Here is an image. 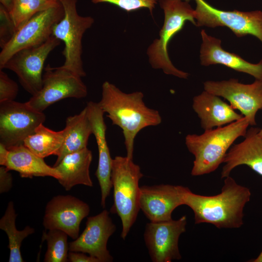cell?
Returning a JSON list of instances; mask_svg holds the SVG:
<instances>
[{
    "label": "cell",
    "instance_id": "6da1fadb",
    "mask_svg": "<svg viewBox=\"0 0 262 262\" xmlns=\"http://www.w3.org/2000/svg\"><path fill=\"white\" fill-rule=\"evenodd\" d=\"M140 91L125 93L105 81L102 85L101 98L98 104L112 124L120 127L124 138L127 157L133 159L134 143L138 133L149 126L161 124L159 112L147 107Z\"/></svg>",
    "mask_w": 262,
    "mask_h": 262
},
{
    "label": "cell",
    "instance_id": "7a4b0ae2",
    "mask_svg": "<svg viewBox=\"0 0 262 262\" xmlns=\"http://www.w3.org/2000/svg\"><path fill=\"white\" fill-rule=\"evenodd\" d=\"M250 190L226 177L221 192L212 196L193 193L185 195L184 205L194 213L195 223H210L219 229L239 228L243 224L244 208L250 198Z\"/></svg>",
    "mask_w": 262,
    "mask_h": 262
},
{
    "label": "cell",
    "instance_id": "3957f363",
    "mask_svg": "<svg viewBox=\"0 0 262 262\" xmlns=\"http://www.w3.org/2000/svg\"><path fill=\"white\" fill-rule=\"evenodd\" d=\"M249 123L245 116L223 127L188 134L185 139L189 151L195 156L191 175L197 176L215 171L223 163L233 142L245 136Z\"/></svg>",
    "mask_w": 262,
    "mask_h": 262
},
{
    "label": "cell",
    "instance_id": "277c9868",
    "mask_svg": "<svg viewBox=\"0 0 262 262\" xmlns=\"http://www.w3.org/2000/svg\"><path fill=\"white\" fill-rule=\"evenodd\" d=\"M143 176L140 166L132 159L120 156L113 159L111 180L114 204L111 212L116 213L121 219L123 239L126 238L140 210L139 182Z\"/></svg>",
    "mask_w": 262,
    "mask_h": 262
},
{
    "label": "cell",
    "instance_id": "5b68a950",
    "mask_svg": "<svg viewBox=\"0 0 262 262\" xmlns=\"http://www.w3.org/2000/svg\"><path fill=\"white\" fill-rule=\"evenodd\" d=\"M159 4L164 12V23L159 38L155 39L147 49L149 62L152 68L162 69L166 74L187 79L189 74L178 69L172 63L167 46L186 21L196 26L195 10L188 2L183 0H159Z\"/></svg>",
    "mask_w": 262,
    "mask_h": 262
},
{
    "label": "cell",
    "instance_id": "8992f818",
    "mask_svg": "<svg viewBox=\"0 0 262 262\" xmlns=\"http://www.w3.org/2000/svg\"><path fill=\"white\" fill-rule=\"evenodd\" d=\"M64 10V16L53 27L52 35L64 43L62 54L65 58L62 67L81 77L86 73L82 59V38L85 31L94 22L91 16H80L77 10V0H60Z\"/></svg>",
    "mask_w": 262,
    "mask_h": 262
},
{
    "label": "cell",
    "instance_id": "52a82bcc",
    "mask_svg": "<svg viewBox=\"0 0 262 262\" xmlns=\"http://www.w3.org/2000/svg\"><path fill=\"white\" fill-rule=\"evenodd\" d=\"M64 10L60 2L57 5L39 12L16 31L1 48L0 69L18 51L41 45L52 35L55 25L64 16Z\"/></svg>",
    "mask_w": 262,
    "mask_h": 262
},
{
    "label": "cell",
    "instance_id": "ba28073f",
    "mask_svg": "<svg viewBox=\"0 0 262 262\" xmlns=\"http://www.w3.org/2000/svg\"><path fill=\"white\" fill-rule=\"evenodd\" d=\"M43 75L41 89L26 103L34 110L42 112L49 106L63 99L82 98L87 95V88L82 77L62 66L48 65Z\"/></svg>",
    "mask_w": 262,
    "mask_h": 262
},
{
    "label": "cell",
    "instance_id": "9c48e42d",
    "mask_svg": "<svg viewBox=\"0 0 262 262\" xmlns=\"http://www.w3.org/2000/svg\"><path fill=\"white\" fill-rule=\"evenodd\" d=\"M189 2L191 0H183ZM196 26L215 28L227 27L238 37L248 34L262 42V11H226L215 8L204 0H194Z\"/></svg>",
    "mask_w": 262,
    "mask_h": 262
},
{
    "label": "cell",
    "instance_id": "30bf717a",
    "mask_svg": "<svg viewBox=\"0 0 262 262\" xmlns=\"http://www.w3.org/2000/svg\"><path fill=\"white\" fill-rule=\"evenodd\" d=\"M45 120L43 112L34 110L26 102H0V143L7 148L23 144L24 140Z\"/></svg>",
    "mask_w": 262,
    "mask_h": 262
},
{
    "label": "cell",
    "instance_id": "8fae6325",
    "mask_svg": "<svg viewBox=\"0 0 262 262\" xmlns=\"http://www.w3.org/2000/svg\"><path fill=\"white\" fill-rule=\"evenodd\" d=\"M61 41L51 35L44 43L26 48L15 53L2 67L15 72L23 88L32 96L37 93L43 85V69L50 52Z\"/></svg>",
    "mask_w": 262,
    "mask_h": 262
},
{
    "label": "cell",
    "instance_id": "7c38bea8",
    "mask_svg": "<svg viewBox=\"0 0 262 262\" xmlns=\"http://www.w3.org/2000/svg\"><path fill=\"white\" fill-rule=\"evenodd\" d=\"M204 90L229 101L235 110L248 120L249 125H256V115L262 109V81L256 80L251 84H244L235 79L221 81H208Z\"/></svg>",
    "mask_w": 262,
    "mask_h": 262
},
{
    "label": "cell",
    "instance_id": "4fadbf2b",
    "mask_svg": "<svg viewBox=\"0 0 262 262\" xmlns=\"http://www.w3.org/2000/svg\"><path fill=\"white\" fill-rule=\"evenodd\" d=\"M187 217L172 219L146 224L144 234L146 246L153 262H171L181 259L178 243L180 235L186 231Z\"/></svg>",
    "mask_w": 262,
    "mask_h": 262
},
{
    "label": "cell",
    "instance_id": "5bb4252c",
    "mask_svg": "<svg viewBox=\"0 0 262 262\" xmlns=\"http://www.w3.org/2000/svg\"><path fill=\"white\" fill-rule=\"evenodd\" d=\"M89 205L71 195H57L47 204L43 225L46 229H59L73 240L79 236L80 224L89 213Z\"/></svg>",
    "mask_w": 262,
    "mask_h": 262
},
{
    "label": "cell",
    "instance_id": "9a60e30c",
    "mask_svg": "<svg viewBox=\"0 0 262 262\" xmlns=\"http://www.w3.org/2000/svg\"><path fill=\"white\" fill-rule=\"evenodd\" d=\"M115 230L109 212L104 210L87 218L85 228L76 239L69 243V250L87 253L99 262H112L113 258L107 246L109 238Z\"/></svg>",
    "mask_w": 262,
    "mask_h": 262
},
{
    "label": "cell",
    "instance_id": "2e32d148",
    "mask_svg": "<svg viewBox=\"0 0 262 262\" xmlns=\"http://www.w3.org/2000/svg\"><path fill=\"white\" fill-rule=\"evenodd\" d=\"M190 190L180 185L160 184L140 187V207L150 222L172 219L173 211L184 205V198Z\"/></svg>",
    "mask_w": 262,
    "mask_h": 262
},
{
    "label": "cell",
    "instance_id": "e0dca14e",
    "mask_svg": "<svg viewBox=\"0 0 262 262\" xmlns=\"http://www.w3.org/2000/svg\"><path fill=\"white\" fill-rule=\"evenodd\" d=\"M85 108L98 148V165L95 175L100 188L101 206L104 208L106 199L113 187L111 180L113 159L106 140L107 127L103 118L104 113L98 103L93 101H89Z\"/></svg>",
    "mask_w": 262,
    "mask_h": 262
},
{
    "label": "cell",
    "instance_id": "ac0fdd59",
    "mask_svg": "<svg viewBox=\"0 0 262 262\" xmlns=\"http://www.w3.org/2000/svg\"><path fill=\"white\" fill-rule=\"evenodd\" d=\"M201 65H223L236 71L249 74L256 80L262 81V59L258 64L250 63L240 56L224 50L221 47V41L209 35L205 30L201 31Z\"/></svg>",
    "mask_w": 262,
    "mask_h": 262
},
{
    "label": "cell",
    "instance_id": "d6986e66",
    "mask_svg": "<svg viewBox=\"0 0 262 262\" xmlns=\"http://www.w3.org/2000/svg\"><path fill=\"white\" fill-rule=\"evenodd\" d=\"M259 129L250 128L245 139L229 148L223 162L225 164L221 173V179L229 176L235 167L243 164L262 176V138L258 134Z\"/></svg>",
    "mask_w": 262,
    "mask_h": 262
},
{
    "label": "cell",
    "instance_id": "ffe728a7",
    "mask_svg": "<svg viewBox=\"0 0 262 262\" xmlns=\"http://www.w3.org/2000/svg\"><path fill=\"white\" fill-rule=\"evenodd\" d=\"M192 107L204 131L228 125L244 117L219 97L205 90L193 98Z\"/></svg>",
    "mask_w": 262,
    "mask_h": 262
},
{
    "label": "cell",
    "instance_id": "44dd1931",
    "mask_svg": "<svg viewBox=\"0 0 262 262\" xmlns=\"http://www.w3.org/2000/svg\"><path fill=\"white\" fill-rule=\"evenodd\" d=\"M92 157V151L86 147L67 154L53 166L61 175L59 183L66 191L78 184L93 186L89 173Z\"/></svg>",
    "mask_w": 262,
    "mask_h": 262
},
{
    "label": "cell",
    "instance_id": "7402d4cb",
    "mask_svg": "<svg viewBox=\"0 0 262 262\" xmlns=\"http://www.w3.org/2000/svg\"><path fill=\"white\" fill-rule=\"evenodd\" d=\"M8 149V154L4 166L9 171L18 172L21 177L49 176L57 180L61 177L55 167L48 165L44 158L35 155L23 144Z\"/></svg>",
    "mask_w": 262,
    "mask_h": 262
},
{
    "label": "cell",
    "instance_id": "603a6c76",
    "mask_svg": "<svg viewBox=\"0 0 262 262\" xmlns=\"http://www.w3.org/2000/svg\"><path fill=\"white\" fill-rule=\"evenodd\" d=\"M65 130V140L53 166L67 154L87 147L89 137L93 132L85 107L79 114L67 118Z\"/></svg>",
    "mask_w": 262,
    "mask_h": 262
},
{
    "label": "cell",
    "instance_id": "cb8c5ba5",
    "mask_svg": "<svg viewBox=\"0 0 262 262\" xmlns=\"http://www.w3.org/2000/svg\"><path fill=\"white\" fill-rule=\"evenodd\" d=\"M66 136L65 129L56 131L40 124L33 133L24 141L23 145L38 156L44 158L51 155H57Z\"/></svg>",
    "mask_w": 262,
    "mask_h": 262
},
{
    "label": "cell",
    "instance_id": "d4e9b609",
    "mask_svg": "<svg viewBox=\"0 0 262 262\" xmlns=\"http://www.w3.org/2000/svg\"><path fill=\"white\" fill-rule=\"evenodd\" d=\"M17 215L13 202L9 201L0 220V229L5 232L9 240V262H24L20 251L22 242L25 238L34 232V229L29 226H26L22 230H17L16 227Z\"/></svg>",
    "mask_w": 262,
    "mask_h": 262
},
{
    "label": "cell",
    "instance_id": "484cf974",
    "mask_svg": "<svg viewBox=\"0 0 262 262\" xmlns=\"http://www.w3.org/2000/svg\"><path fill=\"white\" fill-rule=\"evenodd\" d=\"M53 0H14L9 13L15 32L37 13L57 5Z\"/></svg>",
    "mask_w": 262,
    "mask_h": 262
},
{
    "label": "cell",
    "instance_id": "4316f807",
    "mask_svg": "<svg viewBox=\"0 0 262 262\" xmlns=\"http://www.w3.org/2000/svg\"><path fill=\"white\" fill-rule=\"evenodd\" d=\"M68 235L59 229H46L43 231L42 240L47 241V250L45 262H66L68 261L69 244Z\"/></svg>",
    "mask_w": 262,
    "mask_h": 262
},
{
    "label": "cell",
    "instance_id": "83f0119b",
    "mask_svg": "<svg viewBox=\"0 0 262 262\" xmlns=\"http://www.w3.org/2000/svg\"><path fill=\"white\" fill-rule=\"evenodd\" d=\"M94 3H109L127 12L147 8L152 15L157 0H91Z\"/></svg>",
    "mask_w": 262,
    "mask_h": 262
},
{
    "label": "cell",
    "instance_id": "f1b7e54d",
    "mask_svg": "<svg viewBox=\"0 0 262 262\" xmlns=\"http://www.w3.org/2000/svg\"><path fill=\"white\" fill-rule=\"evenodd\" d=\"M18 92V84L0 69V102L14 100Z\"/></svg>",
    "mask_w": 262,
    "mask_h": 262
},
{
    "label": "cell",
    "instance_id": "f546056e",
    "mask_svg": "<svg viewBox=\"0 0 262 262\" xmlns=\"http://www.w3.org/2000/svg\"><path fill=\"white\" fill-rule=\"evenodd\" d=\"M0 45L2 48L12 38L15 29L9 12L1 4L0 6Z\"/></svg>",
    "mask_w": 262,
    "mask_h": 262
},
{
    "label": "cell",
    "instance_id": "4dcf8cb0",
    "mask_svg": "<svg viewBox=\"0 0 262 262\" xmlns=\"http://www.w3.org/2000/svg\"><path fill=\"white\" fill-rule=\"evenodd\" d=\"M5 166L0 167V193L8 192L13 185V178Z\"/></svg>",
    "mask_w": 262,
    "mask_h": 262
},
{
    "label": "cell",
    "instance_id": "1f68e13d",
    "mask_svg": "<svg viewBox=\"0 0 262 262\" xmlns=\"http://www.w3.org/2000/svg\"><path fill=\"white\" fill-rule=\"evenodd\" d=\"M68 260L70 262H99L97 259L84 253L70 251L68 254Z\"/></svg>",
    "mask_w": 262,
    "mask_h": 262
},
{
    "label": "cell",
    "instance_id": "d6a6232c",
    "mask_svg": "<svg viewBox=\"0 0 262 262\" xmlns=\"http://www.w3.org/2000/svg\"><path fill=\"white\" fill-rule=\"evenodd\" d=\"M8 149L2 144L0 143V164L4 166L7 158Z\"/></svg>",
    "mask_w": 262,
    "mask_h": 262
},
{
    "label": "cell",
    "instance_id": "836d02e7",
    "mask_svg": "<svg viewBox=\"0 0 262 262\" xmlns=\"http://www.w3.org/2000/svg\"><path fill=\"white\" fill-rule=\"evenodd\" d=\"M14 0H0V4L10 12L12 8Z\"/></svg>",
    "mask_w": 262,
    "mask_h": 262
},
{
    "label": "cell",
    "instance_id": "e575fe53",
    "mask_svg": "<svg viewBox=\"0 0 262 262\" xmlns=\"http://www.w3.org/2000/svg\"><path fill=\"white\" fill-rule=\"evenodd\" d=\"M253 262H262V251L258 256V257L255 259Z\"/></svg>",
    "mask_w": 262,
    "mask_h": 262
},
{
    "label": "cell",
    "instance_id": "d590c367",
    "mask_svg": "<svg viewBox=\"0 0 262 262\" xmlns=\"http://www.w3.org/2000/svg\"><path fill=\"white\" fill-rule=\"evenodd\" d=\"M258 134L260 135V136L262 138V128L261 129H259Z\"/></svg>",
    "mask_w": 262,
    "mask_h": 262
},
{
    "label": "cell",
    "instance_id": "8d00e7d4",
    "mask_svg": "<svg viewBox=\"0 0 262 262\" xmlns=\"http://www.w3.org/2000/svg\"><path fill=\"white\" fill-rule=\"evenodd\" d=\"M53 0L59 1L60 0Z\"/></svg>",
    "mask_w": 262,
    "mask_h": 262
}]
</instances>
